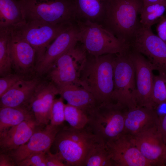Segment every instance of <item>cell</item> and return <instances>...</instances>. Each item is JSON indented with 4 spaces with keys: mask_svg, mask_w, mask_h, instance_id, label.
Instances as JSON below:
<instances>
[{
    "mask_svg": "<svg viewBox=\"0 0 166 166\" xmlns=\"http://www.w3.org/2000/svg\"><path fill=\"white\" fill-rule=\"evenodd\" d=\"M65 105L63 99L60 97L55 98L49 112L50 124L54 126H61L65 121Z\"/></svg>",
    "mask_w": 166,
    "mask_h": 166,
    "instance_id": "30",
    "label": "cell"
},
{
    "mask_svg": "<svg viewBox=\"0 0 166 166\" xmlns=\"http://www.w3.org/2000/svg\"><path fill=\"white\" fill-rule=\"evenodd\" d=\"M152 98L155 109L161 103H166V74L159 73L154 76Z\"/></svg>",
    "mask_w": 166,
    "mask_h": 166,
    "instance_id": "29",
    "label": "cell"
},
{
    "mask_svg": "<svg viewBox=\"0 0 166 166\" xmlns=\"http://www.w3.org/2000/svg\"><path fill=\"white\" fill-rule=\"evenodd\" d=\"M18 73H11L0 78V97L10 89L24 77Z\"/></svg>",
    "mask_w": 166,
    "mask_h": 166,
    "instance_id": "31",
    "label": "cell"
},
{
    "mask_svg": "<svg viewBox=\"0 0 166 166\" xmlns=\"http://www.w3.org/2000/svg\"><path fill=\"white\" fill-rule=\"evenodd\" d=\"M78 41L87 53L95 56L128 52L130 46L120 41L103 26L89 21L77 20Z\"/></svg>",
    "mask_w": 166,
    "mask_h": 166,
    "instance_id": "4",
    "label": "cell"
},
{
    "mask_svg": "<svg viewBox=\"0 0 166 166\" xmlns=\"http://www.w3.org/2000/svg\"><path fill=\"white\" fill-rule=\"evenodd\" d=\"M20 0L22 1H26V0Z\"/></svg>",
    "mask_w": 166,
    "mask_h": 166,
    "instance_id": "39",
    "label": "cell"
},
{
    "mask_svg": "<svg viewBox=\"0 0 166 166\" xmlns=\"http://www.w3.org/2000/svg\"><path fill=\"white\" fill-rule=\"evenodd\" d=\"M131 47L145 56L154 70L166 74V43L151 28L141 25Z\"/></svg>",
    "mask_w": 166,
    "mask_h": 166,
    "instance_id": "10",
    "label": "cell"
},
{
    "mask_svg": "<svg viewBox=\"0 0 166 166\" xmlns=\"http://www.w3.org/2000/svg\"><path fill=\"white\" fill-rule=\"evenodd\" d=\"M87 53L79 42L59 57L47 73L49 79L58 88L69 84L79 85V77Z\"/></svg>",
    "mask_w": 166,
    "mask_h": 166,
    "instance_id": "8",
    "label": "cell"
},
{
    "mask_svg": "<svg viewBox=\"0 0 166 166\" xmlns=\"http://www.w3.org/2000/svg\"><path fill=\"white\" fill-rule=\"evenodd\" d=\"M78 29L76 22L69 25L48 46L41 59L35 65L39 75L46 73L54 62L74 47L78 42Z\"/></svg>",
    "mask_w": 166,
    "mask_h": 166,
    "instance_id": "13",
    "label": "cell"
},
{
    "mask_svg": "<svg viewBox=\"0 0 166 166\" xmlns=\"http://www.w3.org/2000/svg\"><path fill=\"white\" fill-rule=\"evenodd\" d=\"M164 16L166 17V14L164 15Z\"/></svg>",
    "mask_w": 166,
    "mask_h": 166,
    "instance_id": "40",
    "label": "cell"
},
{
    "mask_svg": "<svg viewBox=\"0 0 166 166\" xmlns=\"http://www.w3.org/2000/svg\"><path fill=\"white\" fill-rule=\"evenodd\" d=\"M41 81L37 77H24L0 97V107H26Z\"/></svg>",
    "mask_w": 166,
    "mask_h": 166,
    "instance_id": "20",
    "label": "cell"
},
{
    "mask_svg": "<svg viewBox=\"0 0 166 166\" xmlns=\"http://www.w3.org/2000/svg\"><path fill=\"white\" fill-rule=\"evenodd\" d=\"M164 165L165 166H166V153L164 156Z\"/></svg>",
    "mask_w": 166,
    "mask_h": 166,
    "instance_id": "38",
    "label": "cell"
},
{
    "mask_svg": "<svg viewBox=\"0 0 166 166\" xmlns=\"http://www.w3.org/2000/svg\"><path fill=\"white\" fill-rule=\"evenodd\" d=\"M77 20L89 21L102 25L107 0H73Z\"/></svg>",
    "mask_w": 166,
    "mask_h": 166,
    "instance_id": "23",
    "label": "cell"
},
{
    "mask_svg": "<svg viewBox=\"0 0 166 166\" xmlns=\"http://www.w3.org/2000/svg\"><path fill=\"white\" fill-rule=\"evenodd\" d=\"M105 145L114 166H152L129 135L124 133Z\"/></svg>",
    "mask_w": 166,
    "mask_h": 166,
    "instance_id": "12",
    "label": "cell"
},
{
    "mask_svg": "<svg viewBox=\"0 0 166 166\" xmlns=\"http://www.w3.org/2000/svg\"><path fill=\"white\" fill-rule=\"evenodd\" d=\"M129 54L135 69L136 106L155 109L152 98L154 70L146 58L140 53L131 48Z\"/></svg>",
    "mask_w": 166,
    "mask_h": 166,
    "instance_id": "11",
    "label": "cell"
},
{
    "mask_svg": "<svg viewBox=\"0 0 166 166\" xmlns=\"http://www.w3.org/2000/svg\"><path fill=\"white\" fill-rule=\"evenodd\" d=\"M130 136L133 143L152 166H165L166 145L158 125Z\"/></svg>",
    "mask_w": 166,
    "mask_h": 166,
    "instance_id": "14",
    "label": "cell"
},
{
    "mask_svg": "<svg viewBox=\"0 0 166 166\" xmlns=\"http://www.w3.org/2000/svg\"><path fill=\"white\" fill-rule=\"evenodd\" d=\"M129 51L116 54L113 70L114 89L111 98L112 102L127 109L137 106L135 101V72Z\"/></svg>",
    "mask_w": 166,
    "mask_h": 166,
    "instance_id": "7",
    "label": "cell"
},
{
    "mask_svg": "<svg viewBox=\"0 0 166 166\" xmlns=\"http://www.w3.org/2000/svg\"><path fill=\"white\" fill-rule=\"evenodd\" d=\"M26 22L20 0H0V28L17 29Z\"/></svg>",
    "mask_w": 166,
    "mask_h": 166,
    "instance_id": "22",
    "label": "cell"
},
{
    "mask_svg": "<svg viewBox=\"0 0 166 166\" xmlns=\"http://www.w3.org/2000/svg\"><path fill=\"white\" fill-rule=\"evenodd\" d=\"M144 6H146L155 2H156L159 0H143Z\"/></svg>",
    "mask_w": 166,
    "mask_h": 166,
    "instance_id": "37",
    "label": "cell"
},
{
    "mask_svg": "<svg viewBox=\"0 0 166 166\" xmlns=\"http://www.w3.org/2000/svg\"><path fill=\"white\" fill-rule=\"evenodd\" d=\"M34 116L27 107H0V135L10 128Z\"/></svg>",
    "mask_w": 166,
    "mask_h": 166,
    "instance_id": "24",
    "label": "cell"
},
{
    "mask_svg": "<svg viewBox=\"0 0 166 166\" xmlns=\"http://www.w3.org/2000/svg\"><path fill=\"white\" fill-rule=\"evenodd\" d=\"M159 115L156 109L136 106L125 112L124 133L133 135L158 124Z\"/></svg>",
    "mask_w": 166,
    "mask_h": 166,
    "instance_id": "19",
    "label": "cell"
},
{
    "mask_svg": "<svg viewBox=\"0 0 166 166\" xmlns=\"http://www.w3.org/2000/svg\"><path fill=\"white\" fill-rule=\"evenodd\" d=\"M85 166H114L105 143L93 149L88 157Z\"/></svg>",
    "mask_w": 166,
    "mask_h": 166,
    "instance_id": "28",
    "label": "cell"
},
{
    "mask_svg": "<svg viewBox=\"0 0 166 166\" xmlns=\"http://www.w3.org/2000/svg\"><path fill=\"white\" fill-rule=\"evenodd\" d=\"M46 166H66L62 159L56 153H51L49 150L46 152Z\"/></svg>",
    "mask_w": 166,
    "mask_h": 166,
    "instance_id": "33",
    "label": "cell"
},
{
    "mask_svg": "<svg viewBox=\"0 0 166 166\" xmlns=\"http://www.w3.org/2000/svg\"><path fill=\"white\" fill-rule=\"evenodd\" d=\"M59 95L67 103L89 114L99 105L93 96L85 88L75 84L58 88Z\"/></svg>",
    "mask_w": 166,
    "mask_h": 166,
    "instance_id": "21",
    "label": "cell"
},
{
    "mask_svg": "<svg viewBox=\"0 0 166 166\" xmlns=\"http://www.w3.org/2000/svg\"><path fill=\"white\" fill-rule=\"evenodd\" d=\"M58 94V88L51 81H41L34 90L28 107L40 126H45L49 124L50 111L55 97Z\"/></svg>",
    "mask_w": 166,
    "mask_h": 166,
    "instance_id": "17",
    "label": "cell"
},
{
    "mask_svg": "<svg viewBox=\"0 0 166 166\" xmlns=\"http://www.w3.org/2000/svg\"><path fill=\"white\" fill-rule=\"evenodd\" d=\"M9 48L13 69L23 75L35 69L36 51L16 29L10 28Z\"/></svg>",
    "mask_w": 166,
    "mask_h": 166,
    "instance_id": "16",
    "label": "cell"
},
{
    "mask_svg": "<svg viewBox=\"0 0 166 166\" xmlns=\"http://www.w3.org/2000/svg\"><path fill=\"white\" fill-rule=\"evenodd\" d=\"M62 127L50 124L36 130L28 141L17 149L8 153L17 164L33 154L49 150Z\"/></svg>",
    "mask_w": 166,
    "mask_h": 166,
    "instance_id": "15",
    "label": "cell"
},
{
    "mask_svg": "<svg viewBox=\"0 0 166 166\" xmlns=\"http://www.w3.org/2000/svg\"><path fill=\"white\" fill-rule=\"evenodd\" d=\"M116 54L95 56L87 53L80 72V86L90 92L99 104L112 102Z\"/></svg>",
    "mask_w": 166,
    "mask_h": 166,
    "instance_id": "1",
    "label": "cell"
},
{
    "mask_svg": "<svg viewBox=\"0 0 166 166\" xmlns=\"http://www.w3.org/2000/svg\"><path fill=\"white\" fill-rule=\"evenodd\" d=\"M156 29L157 36L166 43V17L164 15L157 23Z\"/></svg>",
    "mask_w": 166,
    "mask_h": 166,
    "instance_id": "34",
    "label": "cell"
},
{
    "mask_svg": "<svg viewBox=\"0 0 166 166\" xmlns=\"http://www.w3.org/2000/svg\"><path fill=\"white\" fill-rule=\"evenodd\" d=\"M127 109L113 102L100 104L89 115L86 126L105 143L124 133Z\"/></svg>",
    "mask_w": 166,
    "mask_h": 166,
    "instance_id": "6",
    "label": "cell"
},
{
    "mask_svg": "<svg viewBox=\"0 0 166 166\" xmlns=\"http://www.w3.org/2000/svg\"><path fill=\"white\" fill-rule=\"evenodd\" d=\"M34 117L13 126L0 135V152H9L27 142L40 127Z\"/></svg>",
    "mask_w": 166,
    "mask_h": 166,
    "instance_id": "18",
    "label": "cell"
},
{
    "mask_svg": "<svg viewBox=\"0 0 166 166\" xmlns=\"http://www.w3.org/2000/svg\"><path fill=\"white\" fill-rule=\"evenodd\" d=\"M166 10V0H159L154 3L144 6L140 12V22L143 26L151 28L157 24Z\"/></svg>",
    "mask_w": 166,
    "mask_h": 166,
    "instance_id": "25",
    "label": "cell"
},
{
    "mask_svg": "<svg viewBox=\"0 0 166 166\" xmlns=\"http://www.w3.org/2000/svg\"><path fill=\"white\" fill-rule=\"evenodd\" d=\"M46 152L32 154L17 164L18 166H46Z\"/></svg>",
    "mask_w": 166,
    "mask_h": 166,
    "instance_id": "32",
    "label": "cell"
},
{
    "mask_svg": "<svg viewBox=\"0 0 166 166\" xmlns=\"http://www.w3.org/2000/svg\"><path fill=\"white\" fill-rule=\"evenodd\" d=\"M21 2L27 21L37 20L58 25L72 24L77 21L73 0H26Z\"/></svg>",
    "mask_w": 166,
    "mask_h": 166,
    "instance_id": "5",
    "label": "cell"
},
{
    "mask_svg": "<svg viewBox=\"0 0 166 166\" xmlns=\"http://www.w3.org/2000/svg\"><path fill=\"white\" fill-rule=\"evenodd\" d=\"M65 120L69 126L76 129H82L87 125L88 114L81 109L67 103L65 105Z\"/></svg>",
    "mask_w": 166,
    "mask_h": 166,
    "instance_id": "27",
    "label": "cell"
},
{
    "mask_svg": "<svg viewBox=\"0 0 166 166\" xmlns=\"http://www.w3.org/2000/svg\"><path fill=\"white\" fill-rule=\"evenodd\" d=\"M16 163L7 152H0V166H15Z\"/></svg>",
    "mask_w": 166,
    "mask_h": 166,
    "instance_id": "35",
    "label": "cell"
},
{
    "mask_svg": "<svg viewBox=\"0 0 166 166\" xmlns=\"http://www.w3.org/2000/svg\"><path fill=\"white\" fill-rule=\"evenodd\" d=\"M10 28H0V75L1 77L12 73L13 69L9 43Z\"/></svg>",
    "mask_w": 166,
    "mask_h": 166,
    "instance_id": "26",
    "label": "cell"
},
{
    "mask_svg": "<svg viewBox=\"0 0 166 166\" xmlns=\"http://www.w3.org/2000/svg\"><path fill=\"white\" fill-rule=\"evenodd\" d=\"M143 6V0H107L102 25L130 46L141 26L138 16Z\"/></svg>",
    "mask_w": 166,
    "mask_h": 166,
    "instance_id": "2",
    "label": "cell"
},
{
    "mask_svg": "<svg viewBox=\"0 0 166 166\" xmlns=\"http://www.w3.org/2000/svg\"><path fill=\"white\" fill-rule=\"evenodd\" d=\"M53 143L66 166H85L93 149L105 143L86 126L78 129L69 126L62 127Z\"/></svg>",
    "mask_w": 166,
    "mask_h": 166,
    "instance_id": "3",
    "label": "cell"
},
{
    "mask_svg": "<svg viewBox=\"0 0 166 166\" xmlns=\"http://www.w3.org/2000/svg\"><path fill=\"white\" fill-rule=\"evenodd\" d=\"M71 24L54 25L30 20L16 29L35 49L36 64L41 59L48 46Z\"/></svg>",
    "mask_w": 166,
    "mask_h": 166,
    "instance_id": "9",
    "label": "cell"
},
{
    "mask_svg": "<svg viewBox=\"0 0 166 166\" xmlns=\"http://www.w3.org/2000/svg\"><path fill=\"white\" fill-rule=\"evenodd\" d=\"M159 117L158 128L166 145V114Z\"/></svg>",
    "mask_w": 166,
    "mask_h": 166,
    "instance_id": "36",
    "label": "cell"
}]
</instances>
